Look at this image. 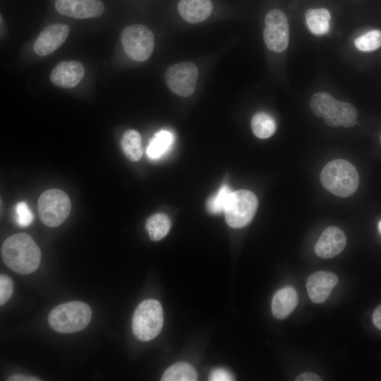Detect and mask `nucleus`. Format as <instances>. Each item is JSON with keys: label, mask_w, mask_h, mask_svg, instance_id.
Returning <instances> with one entry per match:
<instances>
[{"label": "nucleus", "mask_w": 381, "mask_h": 381, "mask_svg": "<svg viewBox=\"0 0 381 381\" xmlns=\"http://www.w3.org/2000/svg\"><path fill=\"white\" fill-rule=\"evenodd\" d=\"M232 192L227 185L224 184L222 186L215 194L207 199L206 202L207 212L213 214L224 212L225 207Z\"/></svg>", "instance_id": "obj_24"}, {"label": "nucleus", "mask_w": 381, "mask_h": 381, "mask_svg": "<svg viewBox=\"0 0 381 381\" xmlns=\"http://www.w3.org/2000/svg\"><path fill=\"white\" fill-rule=\"evenodd\" d=\"M323 118L329 126L350 128L356 123L357 111L352 104L335 99Z\"/></svg>", "instance_id": "obj_15"}, {"label": "nucleus", "mask_w": 381, "mask_h": 381, "mask_svg": "<svg viewBox=\"0 0 381 381\" xmlns=\"http://www.w3.org/2000/svg\"><path fill=\"white\" fill-rule=\"evenodd\" d=\"M258 205V198L251 191H233L224 210L227 224L236 229L248 225L255 214Z\"/></svg>", "instance_id": "obj_6"}, {"label": "nucleus", "mask_w": 381, "mask_h": 381, "mask_svg": "<svg viewBox=\"0 0 381 381\" xmlns=\"http://www.w3.org/2000/svg\"><path fill=\"white\" fill-rule=\"evenodd\" d=\"M320 181L329 193L341 198L353 194L359 184V176L349 162L337 159L328 162L320 173Z\"/></svg>", "instance_id": "obj_2"}, {"label": "nucleus", "mask_w": 381, "mask_h": 381, "mask_svg": "<svg viewBox=\"0 0 381 381\" xmlns=\"http://www.w3.org/2000/svg\"><path fill=\"white\" fill-rule=\"evenodd\" d=\"M145 228L152 241H157L163 238L169 231L171 221L163 213H157L147 218Z\"/></svg>", "instance_id": "obj_20"}, {"label": "nucleus", "mask_w": 381, "mask_h": 381, "mask_svg": "<svg viewBox=\"0 0 381 381\" xmlns=\"http://www.w3.org/2000/svg\"><path fill=\"white\" fill-rule=\"evenodd\" d=\"M213 9L210 0H180L178 10L184 20L198 23L206 20Z\"/></svg>", "instance_id": "obj_16"}, {"label": "nucleus", "mask_w": 381, "mask_h": 381, "mask_svg": "<svg viewBox=\"0 0 381 381\" xmlns=\"http://www.w3.org/2000/svg\"><path fill=\"white\" fill-rule=\"evenodd\" d=\"M306 21L310 32L321 35L329 28L330 13L324 8H310L305 13Z\"/></svg>", "instance_id": "obj_18"}, {"label": "nucleus", "mask_w": 381, "mask_h": 381, "mask_svg": "<svg viewBox=\"0 0 381 381\" xmlns=\"http://www.w3.org/2000/svg\"><path fill=\"white\" fill-rule=\"evenodd\" d=\"M379 140H380V145H381V134H380V139H379Z\"/></svg>", "instance_id": "obj_34"}, {"label": "nucleus", "mask_w": 381, "mask_h": 381, "mask_svg": "<svg viewBox=\"0 0 381 381\" xmlns=\"http://www.w3.org/2000/svg\"><path fill=\"white\" fill-rule=\"evenodd\" d=\"M121 41L126 55L136 61L148 59L154 49V35L143 25L125 28L121 35Z\"/></svg>", "instance_id": "obj_7"}, {"label": "nucleus", "mask_w": 381, "mask_h": 381, "mask_svg": "<svg viewBox=\"0 0 381 381\" xmlns=\"http://www.w3.org/2000/svg\"><path fill=\"white\" fill-rule=\"evenodd\" d=\"M377 228H378L379 232L381 234V220L378 222Z\"/></svg>", "instance_id": "obj_33"}, {"label": "nucleus", "mask_w": 381, "mask_h": 381, "mask_svg": "<svg viewBox=\"0 0 381 381\" xmlns=\"http://www.w3.org/2000/svg\"><path fill=\"white\" fill-rule=\"evenodd\" d=\"M373 322L375 326L381 330V305L375 309L373 313Z\"/></svg>", "instance_id": "obj_32"}, {"label": "nucleus", "mask_w": 381, "mask_h": 381, "mask_svg": "<svg viewBox=\"0 0 381 381\" xmlns=\"http://www.w3.org/2000/svg\"><path fill=\"white\" fill-rule=\"evenodd\" d=\"M276 122L267 113L260 111L251 119V128L255 136L265 139L272 136L276 131Z\"/></svg>", "instance_id": "obj_22"}, {"label": "nucleus", "mask_w": 381, "mask_h": 381, "mask_svg": "<svg viewBox=\"0 0 381 381\" xmlns=\"http://www.w3.org/2000/svg\"><path fill=\"white\" fill-rule=\"evenodd\" d=\"M163 325V310L160 303L155 299L141 302L132 318V330L137 339L147 341L155 338Z\"/></svg>", "instance_id": "obj_4"}, {"label": "nucleus", "mask_w": 381, "mask_h": 381, "mask_svg": "<svg viewBox=\"0 0 381 381\" xmlns=\"http://www.w3.org/2000/svg\"><path fill=\"white\" fill-rule=\"evenodd\" d=\"M69 34V28L65 24L56 23L47 26L35 40L33 49L41 56L49 55L65 42Z\"/></svg>", "instance_id": "obj_11"}, {"label": "nucleus", "mask_w": 381, "mask_h": 381, "mask_svg": "<svg viewBox=\"0 0 381 381\" xmlns=\"http://www.w3.org/2000/svg\"><path fill=\"white\" fill-rule=\"evenodd\" d=\"M198 76L197 66L191 62L170 66L165 73V80L171 92L181 97H189L195 91Z\"/></svg>", "instance_id": "obj_9"}, {"label": "nucleus", "mask_w": 381, "mask_h": 381, "mask_svg": "<svg viewBox=\"0 0 381 381\" xmlns=\"http://www.w3.org/2000/svg\"><path fill=\"white\" fill-rule=\"evenodd\" d=\"M71 207V200L68 195L56 188L43 192L37 202L40 218L49 227L61 225L68 217Z\"/></svg>", "instance_id": "obj_5"}, {"label": "nucleus", "mask_w": 381, "mask_h": 381, "mask_svg": "<svg viewBox=\"0 0 381 381\" xmlns=\"http://www.w3.org/2000/svg\"><path fill=\"white\" fill-rule=\"evenodd\" d=\"M356 47L363 52H370L381 46V31L370 30L354 40Z\"/></svg>", "instance_id": "obj_25"}, {"label": "nucleus", "mask_w": 381, "mask_h": 381, "mask_svg": "<svg viewBox=\"0 0 381 381\" xmlns=\"http://www.w3.org/2000/svg\"><path fill=\"white\" fill-rule=\"evenodd\" d=\"M296 381H320L322 380L320 376L314 373H303L299 375L296 378Z\"/></svg>", "instance_id": "obj_30"}, {"label": "nucleus", "mask_w": 381, "mask_h": 381, "mask_svg": "<svg viewBox=\"0 0 381 381\" xmlns=\"http://www.w3.org/2000/svg\"><path fill=\"white\" fill-rule=\"evenodd\" d=\"M346 238L344 231L337 226H329L324 230L315 246V254L324 259L332 258L344 248Z\"/></svg>", "instance_id": "obj_12"}, {"label": "nucleus", "mask_w": 381, "mask_h": 381, "mask_svg": "<svg viewBox=\"0 0 381 381\" xmlns=\"http://www.w3.org/2000/svg\"><path fill=\"white\" fill-rule=\"evenodd\" d=\"M197 373L193 367L184 362L174 364L166 370L162 377V381H195Z\"/></svg>", "instance_id": "obj_23"}, {"label": "nucleus", "mask_w": 381, "mask_h": 381, "mask_svg": "<svg viewBox=\"0 0 381 381\" xmlns=\"http://www.w3.org/2000/svg\"><path fill=\"white\" fill-rule=\"evenodd\" d=\"M15 219L20 226H29L33 220V214L25 202H18L14 207Z\"/></svg>", "instance_id": "obj_27"}, {"label": "nucleus", "mask_w": 381, "mask_h": 381, "mask_svg": "<svg viewBox=\"0 0 381 381\" xmlns=\"http://www.w3.org/2000/svg\"><path fill=\"white\" fill-rule=\"evenodd\" d=\"M7 380L8 381H38L40 380L36 377L16 374V375H13L8 377Z\"/></svg>", "instance_id": "obj_31"}, {"label": "nucleus", "mask_w": 381, "mask_h": 381, "mask_svg": "<svg viewBox=\"0 0 381 381\" xmlns=\"http://www.w3.org/2000/svg\"><path fill=\"white\" fill-rule=\"evenodd\" d=\"M13 291L11 279L4 274L0 275V305H4L11 298Z\"/></svg>", "instance_id": "obj_28"}, {"label": "nucleus", "mask_w": 381, "mask_h": 381, "mask_svg": "<svg viewBox=\"0 0 381 381\" xmlns=\"http://www.w3.org/2000/svg\"><path fill=\"white\" fill-rule=\"evenodd\" d=\"M298 301L296 290L291 286L279 289L272 301V312L279 320L289 316L297 306Z\"/></svg>", "instance_id": "obj_17"}, {"label": "nucleus", "mask_w": 381, "mask_h": 381, "mask_svg": "<svg viewBox=\"0 0 381 381\" xmlns=\"http://www.w3.org/2000/svg\"><path fill=\"white\" fill-rule=\"evenodd\" d=\"M338 282V277L331 272L318 271L310 274L306 282L310 299L315 303H323Z\"/></svg>", "instance_id": "obj_13"}, {"label": "nucleus", "mask_w": 381, "mask_h": 381, "mask_svg": "<svg viewBox=\"0 0 381 381\" xmlns=\"http://www.w3.org/2000/svg\"><path fill=\"white\" fill-rule=\"evenodd\" d=\"M232 374L224 368H214L209 375V380L211 381H229L234 380Z\"/></svg>", "instance_id": "obj_29"}, {"label": "nucleus", "mask_w": 381, "mask_h": 381, "mask_svg": "<svg viewBox=\"0 0 381 381\" xmlns=\"http://www.w3.org/2000/svg\"><path fill=\"white\" fill-rule=\"evenodd\" d=\"M83 66L77 61H61L56 65L50 73L51 82L60 87L72 88L83 79Z\"/></svg>", "instance_id": "obj_14"}, {"label": "nucleus", "mask_w": 381, "mask_h": 381, "mask_svg": "<svg viewBox=\"0 0 381 381\" xmlns=\"http://www.w3.org/2000/svg\"><path fill=\"white\" fill-rule=\"evenodd\" d=\"M125 156L131 162H137L143 156L142 139L140 133L133 129L125 131L121 140Z\"/></svg>", "instance_id": "obj_19"}, {"label": "nucleus", "mask_w": 381, "mask_h": 381, "mask_svg": "<svg viewBox=\"0 0 381 381\" xmlns=\"http://www.w3.org/2000/svg\"><path fill=\"white\" fill-rule=\"evenodd\" d=\"M91 318L90 306L84 302L73 301L53 308L48 315V323L55 332L74 333L85 329Z\"/></svg>", "instance_id": "obj_3"}, {"label": "nucleus", "mask_w": 381, "mask_h": 381, "mask_svg": "<svg viewBox=\"0 0 381 381\" xmlns=\"http://www.w3.org/2000/svg\"><path fill=\"white\" fill-rule=\"evenodd\" d=\"M174 141L173 134L167 130L156 133L147 147V155L151 159H157L162 156L171 146Z\"/></svg>", "instance_id": "obj_21"}, {"label": "nucleus", "mask_w": 381, "mask_h": 381, "mask_svg": "<svg viewBox=\"0 0 381 381\" xmlns=\"http://www.w3.org/2000/svg\"><path fill=\"white\" fill-rule=\"evenodd\" d=\"M1 253L6 265L20 274L35 271L41 260L40 248L32 237L25 233L8 237L2 244Z\"/></svg>", "instance_id": "obj_1"}, {"label": "nucleus", "mask_w": 381, "mask_h": 381, "mask_svg": "<svg viewBox=\"0 0 381 381\" xmlns=\"http://www.w3.org/2000/svg\"><path fill=\"white\" fill-rule=\"evenodd\" d=\"M335 99L327 92L315 93L310 101V107L314 115L323 117L328 111Z\"/></svg>", "instance_id": "obj_26"}, {"label": "nucleus", "mask_w": 381, "mask_h": 381, "mask_svg": "<svg viewBox=\"0 0 381 381\" xmlns=\"http://www.w3.org/2000/svg\"><path fill=\"white\" fill-rule=\"evenodd\" d=\"M55 8L62 15L78 19L97 18L104 11L100 0H56Z\"/></svg>", "instance_id": "obj_10"}, {"label": "nucleus", "mask_w": 381, "mask_h": 381, "mask_svg": "<svg viewBox=\"0 0 381 381\" xmlns=\"http://www.w3.org/2000/svg\"><path fill=\"white\" fill-rule=\"evenodd\" d=\"M263 38L267 47L274 52H282L288 47L289 28L287 18L279 9L270 11L265 19Z\"/></svg>", "instance_id": "obj_8"}]
</instances>
